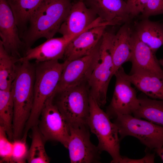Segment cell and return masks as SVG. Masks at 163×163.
<instances>
[{"label":"cell","instance_id":"cell-1","mask_svg":"<svg viewBox=\"0 0 163 163\" xmlns=\"http://www.w3.org/2000/svg\"><path fill=\"white\" fill-rule=\"evenodd\" d=\"M72 4V0H43L21 37L25 50L40 38H53L66 19Z\"/></svg>","mask_w":163,"mask_h":163},{"label":"cell","instance_id":"cell-2","mask_svg":"<svg viewBox=\"0 0 163 163\" xmlns=\"http://www.w3.org/2000/svg\"><path fill=\"white\" fill-rule=\"evenodd\" d=\"M19 62L17 75L11 88L14 107L13 140L22 137L34 101L35 66L29 61Z\"/></svg>","mask_w":163,"mask_h":163},{"label":"cell","instance_id":"cell-3","mask_svg":"<svg viewBox=\"0 0 163 163\" xmlns=\"http://www.w3.org/2000/svg\"><path fill=\"white\" fill-rule=\"evenodd\" d=\"M65 65L59 60L36 62L34 86V101L32 110L24 134L37 125L42 110L47 100L55 94L56 88Z\"/></svg>","mask_w":163,"mask_h":163},{"label":"cell","instance_id":"cell-4","mask_svg":"<svg viewBox=\"0 0 163 163\" xmlns=\"http://www.w3.org/2000/svg\"><path fill=\"white\" fill-rule=\"evenodd\" d=\"M90 96L87 83L83 84L56 93L53 102L69 126L88 125Z\"/></svg>","mask_w":163,"mask_h":163},{"label":"cell","instance_id":"cell-5","mask_svg":"<svg viewBox=\"0 0 163 163\" xmlns=\"http://www.w3.org/2000/svg\"><path fill=\"white\" fill-rule=\"evenodd\" d=\"M90 115L88 125L92 133L97 136V147L101 152H107L112 158L111 163H119L122 156L120 154V141L118 129L110 120L107 114L90 96Z\"/></svg>","mask_w":163,"mask_h":163},{"label":"cell","instance_id":"cell-6","mask_svg":"<svg viewBox=\"0 0 163 163\" xmlns=\"http://www.w3.org/2000/svg\"><path fill=\"white\" fill-rule=\"evenodd\" d=\"M115 33L105 31L100 41L98 61L87 85L90 95L101 107L106 104L108 85L113 76L111 54Z\"/></svg>","mask_w":163,"mask_h":163},{"label":"cell","instance_id":"cell-7","mask_svg":"<svg viewBox=\"0 0 163 163\" xmlns=\"http://www.w3.org/2000/svg\"><path fill=\"white\" fill-rule=\"evenodd\" d=\"M113 122L118 129L120 140L127 136L138 139L150 150L163 146V126L132 116H119Z\"/></svg>","mask_w":163,"mask_h":163},{"label":"cell","instance_id":"cell-8","mask_svg":"<svg viewBox=\"0 0 163 163\" xmlns=\"http://www.w3.org/2000/svg\"><path fill=\"white\" fill-rule=\"evenodd\" d=\"M100 41L89 54L64 61L65 65L55 94L71 87L87 83L99 59Z\"/></svg>","mask_w":163,"mask_h":163},{"label":"cell","instance_id":"cell-9","mask_svg":"<svg viewBox=\"0 0 163 163\" xmlns=\"http://www.w3.org/2000/svg\"><path fill=\"white\" fill-rule=\"evenodd\" d=\"M54 95L51 96L46 102L37 126L46 141L59 142L67 149L69 126L53 102Z\"/></svg>","mask_w":163,"mask_h":163},{"label":"cell","instance_id":"cell-10","mask_svg":"<svg viewBox=\"0 0 163 163\" xmlns=\"http://www.w3.org/2000/svg\"><path fill=\"white\" fill-rule=\"evenodd\" d=\"M70 136L67 149L72 163L100 162L101 153L97 146L91 142L88 125L69 126Z\"/></svg>","mask_w":163,"mask_h":163},{"label":"cell","instance_id":"cell-11","mask_svg":"<svg viewBox=\"0 0 163 163\" xmlns=\"http://www.w3.org/2000/svg\"><path fill=\"white\" fill-rule=\"evenodd\" d=\"M108 23L103 21L91 10L87 7L82 0L73 4L69 13L62 24L58 33L68 39L84 31L96 26Z\"/></svg>","mask_w":163,"mask_h":163},{"label":"cell","instance_id":"cell-12","mask_svg":"<svg viewBox=\"0 0 163 163\" xmlns=\"http://www.w3.org/2000/svg\"><path fill=\"white\" fill-rule=\"evenodd\" d=\"M114 75L116 77L114 91L106 112L110 119H114L119 116L131 115L139 105L136 91L131 83L122 76L118 69Z\"/></svg>","mask_w":163,"mask_h":163},{"label":"cell","instance_id":"cell-13","mask_svg":"<svg viewBox=\"0 0 163 163\" xmlns=\"http://www.w3.org/2000/svg\"><path fill=\"white\" fill-rule=\"evenodd\" d=\"M0 36L3 46L11 56L20 59L25 45L20 36L12 11L6 0H0Z\"/></svg>","mask_w":163,"mask_h":163},{"label":"cell","instance_id":"cell-14","mask_svg":"<svg viewBox=\"0 0 163 163\" xmlns=\"http://www.w3.org/2000/svg\"><path fill=\"white\" fill-rule=\"evenodd\" d=\"M85 5L110 26L130 22L129 13L125 0H82Z\"/></svg>","mask_w":163,"mask_h":163},{"label":"cell","instance_id":"cell-15","mask_svg":"<svg viewBox=\"0 0 163 163\" xmlns=\"http://www.w3.org/2000/svg\"><path fill=\"white\" fill-rule=\"evenodd\" d=\"M131 49L129 61L132 66L130 74L139 71H145L153 73L163 79V70L155 53L139 39L133 30Z\"/></svg>","mask_w":163,"mask_h":163},{"label":"cell","instance_id":"cell-16","mask_svg":"<svg viewBox=\"0 0 163 163\" xmlns=\"http://www.w3.org/2000/svg\"><path fill=\"white\" fill-rule=\"evenodd\" d=\"M107 26L101 25L93 27L74 37L66 47L64 61H69L90 53L101 39Z\"/></svg>","mask_w":163,"mask_h":163},{"label":"cell","instance_id":"cell-17","mask_svg":"<svg viewBox=\"0 0 163 163\" xmlns=\"http://www.w3.org/2000/svg\"><path fill=\"white\" fill-rule=\"evenodd\" d=\"M71 40L62 36L47 39L39 46L26 50L19 61L34 60L38 62L63 59L66 49Z\"/></svg>","mask_w":163,"mask_h":163},{"label":"cell","instance_id":"cell-18","mask_svg":"<svg viewBox=\"0 0 163 163\" xmlns=\"http://www.w3.org/2000/svg\"><path fill=\"white\" fill-rule=\"evenodd\" d=\"M133 28L130 22L123 24L113 37L111 48L113 63L112 74L124 63L129 61L131 55V42Z\"/></svg>","mask_w":163,"mask_h":163},{"label":"cell","instance_id":"cell-19","mask_svg":"<svg viewBox=\"0 0 163 163\" xmlns=\"http://www.w3.org/2000/svg\"><path fill=\"white\" fill-rule=\"evenodd\" d=\"M118 70L125 79L146 96L153 99L163 101V79L153 73L145 71L127 74L122 66Z\"/></svg>","mask_w":163,"mask_h":163},{"label":"cell","instance_id":"cell-20","mask_svg":"<svg viewBox=\"0 0 163 163\" xmlns=\"http://www.w3.org/2000/svg\"><path fill=\"white\" fill-rule=\"evenodd\" d=\"M133 30L139 39L154 53L163 45L162 23L151 21L149 18L142 19L134 23Z\"/></svg>","mask_w":163,"mask_h":163},{"label":"cell","instance_id":"cell-21","mask_svg":"<svg viewBox=\"0 0 163 163\" xmlns=\"http://www.w3.org/2000/svg\"><path fill=\"white\" fill-rule=\"evenodd\" d=\"M43 0H6L10 7L20 37L34 13Z\"/></svg>","mask_w":163,"mask_h":163},{"label":"cell","instance_id":"cell-22","mask_svg":"<svg viewBox=\"0 0 163 163\" xmlns=\"http://www.w3.org/2000/svg\"><path fill=\"white\" fill-rule=\"evenodd\" d=\"M138 98L139 105L133 113L134 116L163 126V101L149 98L146 96Z\"/></svg>","mask_w":163,"mask_h":163},{"label":"cell","instance_id":"cell-23","mask_svg":"<svg viewBox=\"0 0 163 163\" xmlns=\"http://www.w3.org/2000/svg\"><path fill=\"white\" fill-rule=\"evenodd\" d=\"M19 59L9 54L0 40V90L11 89L17 75Z\"/></svg>","mask_w":163,"mask_h":163},{"label":"cell","instance_id":"cell-24","mask_svg":"<svg viewBox=\"0 0 163 163\" xmlns=\"http://www.w3.org/2000/svg\"><path fill=\"white\" fill-rule=\"evenodd\" d=\"M14 107L10 89L0 90V126L5 129L9 139L13 140Z\"/></svg>","mask_w":163,"mask_h":163},{"label":"cell","instance_id":"cell-25","mask_svg":"<svg viewBox=\"0 0 163 163\" xmlns=\"http://www.w3.org/2000/svg\"><path fill=\"white\" fill-rule=\"evenodd\" d=\"M32 141L28 150L27 161L29 163H48L50 158L48 155L45 147L46 142L37 125L33 127Z\"/></svg>","mask_w":163,"mask_h":163},{"label":"cell","instance_id":"cell-26","mask_svg":"<svg viewBox=\"0 0 163 163\" xmlns=\"http://www.w3.org/2000/svg\"><path fill=\"white\" fill-rule=\"evenodd\" d=\"M12 141L10 140L5 129L0 126V163H13Z\"/></svg>","mask_w":163,"mask_h":163},{"label":"cell","instance_id":"cell-27","mask_svg":"<svg viewBox=\"0 0 163 163\" xmlns=\"http://www.w3.org/2000/svg\"><path fill=\"white\" fill-rule=\"evenodd\" d=\"M26 137L13 140L12 159L13 163H24L27 161L28 150Z\"/></svg>","mask_w":163,"mask_h":163},{"label":"cell","instance_id":"cell-28","mask_svg":"<svg viewBox=\"0 0 163 163\" xmlns=\"http://www.w3.org/2000/svg\"><path fill=\"white\" fill-rule=\"evenodd\" d=\"M163 14V0H149L142 12L141 19H146L151 16Z\"/></svg>","mask_w":163,"mask_h":163},{"label":"cell","instance_id":"cell-29","mask_svg":"<svg viewBox=\"0 0 163 163\" xmlns=\"http://www.w3.org/2000/svg\"><path fill=\"white\" fill-rule=\"evenodd\" d=\"M149 0H126L131 19L140 14L143 11Z\"/></svg>","mask_w":163,"mask_h":163},{"label":"cell","instance_id":"cell-30","mask_svg":"<svg viewBox=\"0 0 163 163\" xmlns=\"http://www.w3.org/2000/svg\"><path fill=\"white\" fill-rule=\"evenodd\" d=\"M155 158V153H148L142 158L134 159L129 158L127 157L122 156L119 163H138L154 162Z\"/></svg>","mask_w":163,"mask_h":163},{"label":"cell","instance_id":"cell-31","mask_svg":"<svg viewBox=\"0 0 163 163\" xmlns=\"http://www.w3.org/2000/svg\"><path fill=\"white\" fill-rule=\"evenodd\" d=\"M154 150L163 162V146L160 148L155 149Z\"/></svg>","mask_w":163,"mask_h":163},{"label":"cell","instance_id":"cell-32","mask_svg":"<svg viewBox=\"0 0 163 163\" xmlns=\"http://www.w3.org/2000/svg\"><path fill=\"white\" fill-rule=\"evenodd\" d=\"M158 60L160 65L162 66L163 68V59H160Z\"/></svg>","mask_w":163,"mask_h":163},{"label":"cell","instance_id":"cell-33","mask_svg":"<svg viewBox=\"0 0 163 163\" xmlns=\"http://www.w3.org/2000/svg\"><path fill=\"white\" fill-rule=\"evenodd\" d=\"M161 23H162V24L163 25V21Z\"/></svg>","mask_w":163,"mask_h":163},{"label":"cell","instance_id":"cell-34","mask_svg":"<svg viewBox=\"0 0 163 163\" xmlns=\"http://www.w3.org/2000/svg\"><path fill=\"white\" fill-rule=\"evenodd\" d=\"M125 0V1H126V0Z\"/></svg>","mask_w":163,"mask_h":163}]
</instances>
